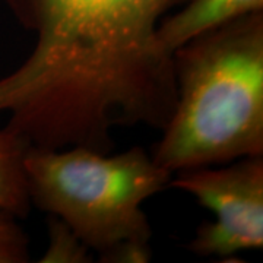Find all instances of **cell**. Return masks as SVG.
<instances>
[{
  "label": "cell",
  "instance_id": "8992f818",
  "mask_svg": "<svg viewBox=\"0 0 263 263\" xmlns=\"http://www.w3.org/2000/svg\"><path fill=\"white\" fill-rule=\"evenodd\" d=\"M50 241L41 262H86L88 247L63 221L53 216L50 219Z\"/></svg>",
  "mask_w": 263,
  "mask_h": 263
},
{
  "label": "cell",
  "instance_id": "5b68a950",
  "mask_svg": "<svg viewBox=\"0 0 263 263\" xmlns=\"http://www.w3.org/2000/svg\"><path fill=\"white\" fill-rule=\"evenodd\" d=\"M31 148L6 126L0 130V211L25 216L31 206L25 155Z\"/></svg>",
  "mask_w": 263,
  "mask_h": 263
},
{
  "label": "cell",
  "instance_id": "52a82bcc",
  "mask_svg": "<svg viewBox=\"0 0 263 263\" xmlns=\"http://www.w3.org/2000/svg\"><path fill=\"white\" fill-rule=\"evenodd\" d=\"M28 257V240L15 216L0 211V263H24Z\"/></svg>",
  "mask_w": 263,
  "mask_h": 263
},
{
  "label": "cell",
  "instance_id": "3957f363",
  "mask_svg": "<svg viewBox=\"0 0 263 263\" xmlns=\"http://www.w3.org/2000/svg\"><path fill=\"white\" fill-rule=\"evenodd\" d=\"M170 184L214 212L215 221L199 228L190 249L200 256L230 257L263 247V160L240 158L222 168L177 171Z\"/></svg>",
  "mask_w": 263,
  "mask_h": 263
},
{
  "label": "cell",
  "instance_id": "277c9868",
  "mask_svg": "<svg viewBox=\"0 0 263 263\" xmlns=\"http://www.w3.org/2000/svg\"><path fill=\"white\" fill-rule=\"evenodd\" d=\"M257 12H263V0H186L179 12L162 18L158 41L174 56L189 41Z\"/></svg>",
  "mask_w": 263,
  "mask_h": 263
},
{
  "label": "cell",
  "instance_id": "7a4b0ae2",
  "mask_svg": "<svg viewBox=\"0 0 263 263\" xmlns=\"http://www.w3.org/2000/svg\"><path fill=\"white\" fill-rule=\"evenodd\" d=\"M31 203L63 221L103 262L151 259V227L142 203L164 190L173 174L142 148L119 155L69 146H31L25 155Z\"/></svg>",
  "mask_w": 263,
  "mask_h": 263
},
{
  "label": "cell",
  "instance_id": "6da1fadb",
  "mask_svg": "<svg viewBox=\"0 0 263 263\" xmlns=\"http://www.w3.org/2000/svg\"><path fill=\"white\" fill-rule=\"evenodd\" d=\"M177 98L152 155L171 174L263 155V12L174 51Z\"/></svg>",
  "mask_w": 263,
  "mask_h": 263
}]
</instances>
